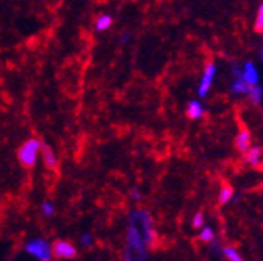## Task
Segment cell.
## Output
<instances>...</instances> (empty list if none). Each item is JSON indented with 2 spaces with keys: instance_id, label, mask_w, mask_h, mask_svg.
<instances>
[{
  "instance_id": "6da1fadb",
  "label": "cell",
  "mask_w": 263,
  "mask_h": 261,
  "mask_svg": "<svg viewBox=\"0 0 263 261\" xmlns=\"http://www.w3.org/2000/svg\"><path fill=\"white\" fill-rule=\"evenodd\" d=\"M156 231L153 218L146 210H135L128 216L127 226V245L124 252V259L141 261L146 259L148 252L154 245Z\"/></svg>"
},
{
  "instance_id": "7a4b0ae2",
  "label": "cell",
  "mask_w": 263,
  "mask_h": 261,
  "mask_svg": "<svg viewBox=\"0 0 263 261\" xmlns=\"http://www.w3.org/2000/svg\"><path fill=\"white\" fill-rule=\"evenodd\" d=\"M42 149V143L41 139H28L21 146L20 152H18V157H20V162L26 167V168H32L37 162V157H39V152Z\"/></svg>"
},
{
  "instance_id": "3957f363",
  "label": "cell",
  "mask_w": 263,
  "mask_h": 261,
  "mask_svg": "<svg viewBox=\"0 0 263 261\" xmlns=\"http://www.w3.org/2000/svg\"><path fill=\"white\" fill-rule=\"evenodd\" d=\"M26 252L35 259L41 261H50L53 258V252H51V245L45 239H32L26 244Z\"/></svg>"
},
{
  "instance_id": "277c9868",
  "label": "cell",
  "mask_w": 263,
  "mask_h": 261,
  "mask_svg": "<svg viewBox=\"0 0 263 261\" xmlns=\"http://www.w3.org/2000/svg\"><path fill=\"white\" fill-rule=\"evenodd\" d=\"M215 74H217L215 64L214 63L205 64V69H204V74H202L199 88H197V96H199V98H205L209 95V91H210L212 84H214V79H215Z\"/></svg>"
},
{
  "instance_id": "5b68a950",
  "label": "cell",
  "mask_w": 263,
  "mask_h": 261,
  "mask_svg": "<svg viewBox=\"0 0 263 261\" xmlns=\"http://www.w3.org/2000/svg\"><path fill=\"white\" fill-rule=\"evenodd\" d=\"M53 256L61 258V259H74L77 256V249L68 240H57L51 247Z\"/></svg>"
},
{
  "instance_id": "8992f818",
  "label": "cell",
  "mask_w": 263,
  "mask_h": 261,
  "mask_svg": "<svg viewBox=\"0 0 263 261\" xmlns=\"http://www.w3.org/2000/svg\"><path fill=\"white\" fill-rule=\"evenodd\" d=\"M239 77L242 81H246L249 85H257L260 84V75H258V71H257V66L252 63V61H247L244 66L241 68V72H239Z\"/></svg>"
},
{
  "instance_id": "52a82bcc",
  "label": "cell",
  "mask_w": 263,
  "mask_h": 261,
  "mask_svg": "<svg viewBox=\"0 0 263 261\" xmlns=\"http://www.w3.org/2000/svg\"><path fill=\"white\" fill-rule=\"evenodd\" d=\"M244 157H246V162L252 167H258L260 162H261V148L258 146H249L247 151H244Z\"/></svg>"
},
{
  "instance_id": "ba28073f",
  "label": "cell",
  "mask_w": 263,
  "mask_h": 261,
  "mask_svg": "<svg viewBox=\"0 0 263 261\" xmlns=\"http://www.w3.org/2000/svg\"><path fill=\"white\" fill-rule=\"evenodd\" d=\"M251 90V85H249L246 81H242L241 77H236V81L231 85V93L236 96H246Z\"/></svg>"
},
{
  "instance_id": "9c48e42d",
  "label": "cell",
  "mask_w": 263,
  "mask_h": 261,
  "mask_svg": "<svg viewBox=\"0 0 263 261\" xmlns=\"http://www.w3.org/2000/svg\"><path fill=\"white\" fill-rule=\"evenodd\" d=\"M251 143L252 141H251V133H249V130H241L238 136H236V148H238L241 152H244L249 149Z\"/></svg>"
},
{
  "instance_id": "30bf717a",
  "label": "cell",
  "mask_w": 263,
  "mask_h": 261,
  "mask_svg": "<svg viewBox=\"0 0 263 261\" xmlns=\"http://www.w3.org/2000/svg\"><path fill=\"white\" fill-rule=\"evenodd\" d=\"M186 114L190 119H201V117L204 115V108H202V104L197 101V99H193L190 101L188 104V109H186Z\"/></svg>"
},
{
  "instance_id": "8fae6325",
  "label": "cell",
  "mask_w": 263,
  "mask_h": 261,
  "mask_svg": "<svg viewBox=\"0 0 263 261\" xmlns=\"http://www.w3.org/2000/svg\"><path fill=\"white\" fill-rule=\"evenodd\" d=\"M42 155H44V162L48 168H55L57 167V155L50 146H42Z\"/></svg>"
},
{
  "instance_id": "7c38bea8",
  "label": "cell",
  "mask_w": 263,
  "mask_h": 261,
  "mask_svg": "<svg viewBox=\"0 0 263 261\" xmlns=\"http://www.w3.org/2000/svg\"><path fill=\"white\" fill-rule=\"evenodd\" d=\"M247 96L251 98V101L254 103V104H261V96H263V91H261V85L260 84H257V85H252L251 87V90H249V93H247Z\"/></svg>"
},
{
  "instance_id": "4fadbf2b",
  "label": "cell",
  "mask_w": 263,
  "mask_h": 261,
  "mask_svg": "<svg viewBox=\"0 0 263 261\" xmlns=\"http://www.w3.org/2000/svg\"><path fill=\"white\" fill-rule=\"evenodd\" d=\"M112 26V18L109 15H101L97 23H95V28L98 32H103V31H108L109 28Z\"/></svg>"
},
{
  "instance_id": "5bb4252c",
  "label": "cell",
  "mask_w": 263,
  "mask_h": 261,
  "mask_svg": "<svg viewBox=\"0 0 263 261\" xmlns=\"http://www.w3.org/2000/svg\"><path fill=\"white\" fill-rule=\"evenodd\" d=\"M221 255L223 258H227L230 261H242L241 253L236 250L234 247H225V249H221Z\"/></svg>"
},
{
  "instance_id": "9a60e30c",
  "label": "cell",
  "mask_w": 263,
  "mask_h": 261,
  "mask_svg": "<svg viewBox=\"0 0 263 261\" xmlns=\"http://www.w3.org/2000/svg\"><path fill=\"white\" fill-rule=\"evenodd\" d=\"M233 194H234L233 188H230V186L221 188V191H220V195H218V204H220V205H225V204H228V202L233 199Z\"/></svg>"
},
{
  "instance_id": "2e32d148",
  "label": "cell",
  "mask_w": 263,
  "mask_h": 261,
  "mask_svg": "<svg viewBox=\"0 0 263 261\" xmlns=\"http://www.w3.org/2000/svg\"><path fill=\"white\" fill-rule=\"evenodd\" d=\"M199 239L202 240V242H205V244H210V242H214V239H215V232H214V229L210 228V226H202V231H201V234H199Z\"/></svg>"
},
{
  "instance_id": "e0dca14e",
  "label": "cell",
  "mask_w": 263,
  "mask_h": 261,
  "mask_svg": "<svg viewBox=\"0 0 263 261\" xmlns=\"http://www.w3.org/2000/svg\"><path fill=\"white\" fill-rule=\"evenodd\" d=\"M41 208H42L44 216H47V218H50V216H53V215H55V205L51 204V202H44Z\"/></svg>"
},
{
  "instance_id": "ac0fdd59",
  "label": "cell",
  "mask_w": 263,
  "mask_h": 261,
  "mask_svg": "<svg viewBox=\"0 0 263 261\" xmlns=\"http://www.w3.org/2000/svg\"><path fill=\"white\" fill-rule=\"evenodd\" d=\"M255 31H257V32H261V31H263V5H260V7H258V11H257Z\"/></svg>"
},
{
  "instance_id": "d6986e66",
  "label": "cell",
  "mask_w": 263,
  "mask_h": 261,
  "mask_svg": "<svg viewBox=\"0 0 263 261\" xmlns=\"http://www.w3.org/2000/svg\"><path fill=\"white\" fill-rule=\"evenodd\" d=\"M204 226V213L202 212H197L194 216H193V228L199 229Z\"/></svg>"
},
{
  "instance_id": "ffe728a7",
  "label": "cell",
  "mask_w": 263,
  "mask_h": 261,
  "mask_svg": "<svg viewBox=\"0 0 263 261\" xmlns=\"http://www.w3.org/2000/svg\"><path fill=\"white\" fill-rule=\"evenodd\" d=\"M81 244H82L84 247H87V249H88V247H91V245H93V236H91L90 232H84L82 236H81Z\"/></svg>"
},
{
  "instance_id": "44dd1931",
  "label": "cell",
  "mask_w": 263,
  "mask_h": 261,
  "mask_svg": "<svg viewBox=\"0 0 263 261\" xmlns=\"http://www.w3.org/2000/svg\"><path fill=\"white\" fill-rule=\"evenodd\" d=\"M132 197H134V199H137V200L140 199V194H138V191H137V189L134 191V194H132Z\"/></svg>"
},
{
  "instance_id": "7402d4cb",
  "label": "cell",
  "mask_w": 263,
  "mask_h": 261,
  "mask_svg": "<svg viewBox=\"0 0 263 261\" xmlns=\"http://www.w3.org/2000/svg\"><path fill=\"white\" fill-rule=\"evenodd\" d=\"M128 38H130V34H125V35L122 37V44H125V42H128Z\"/></svg>"
}]
</instances>
